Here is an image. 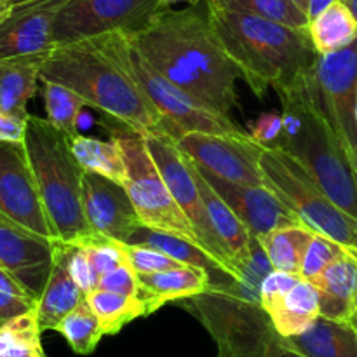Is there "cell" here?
Returning <instances> with one entry per match:
<instances>
[{
    "instance_id": "26",
    "label": "cell",
    "mask_w": 357,
    "mask_h": 357,
    "mask_svg": "<svg viewBox=\"0 0 357 357\" xmlns=\"http://www.w3.org/2000/svg\"><path fill=\"white\" fill-rule=\"evenodd\" d=\"M309 33L317 54H331L357 40V20L340 0H335L309 21Z\"/></svg>"
},
{
    "instance_id": "17",
    "label": "cell",
    "mask_w": 357,
    "mask_h": 357,
    "mask_svg": "<svg viewBox=\"0 0 357 357\" xmlns=\"http://www.w3.org/2000/svg\"><path fill=\"white\" fill-rule=\"evenodd\" d=\"M197 166V164H195ZM202 176L218 192L220 197L234 209L253 237L264 236L275 229L303 225L302 220L267 185H244L223 180L197 166Z\"/></svg>"
},
{
    "instance_id": "31",
    "label": "cell",
    "mask_w": 357,
    "mask_h": 357,
    "mask_svg": "<svg viewBox=\"0 0 357 357\" xmlns=\"http://www.w3.org/2000/svg\"><path fill=\"white\" fill-rule=\"evenodd\" d=\"M37 312L28 310L0 324V357H47Z\"/></svg>"
},
{
    "instance_id": "52",
    "label": "cell",
    "mask_w": 357,
    "mask_h": 357,
    "mask_svg": "<svg viewBox=\"0 0 357 357\" xmlns=\"http://www.w3.org/2000/svg\"><path fill=\"white\" fill-rule=\"evenodd\" d=\"M23 2H28V0H13L14 6H16V3H23Z\"/></svg>"
},
{
    "instance_id": "5",
    "label": "cell",
    "mask_w": 357,
    "mask_h": 357,
    "mask_svg": "<svg viewBox=\"0 0 357 357\" xmlns=\"http://www.w3.org/2000/svg\"><path fill=\"white\" fill-rule=\"evenodd\" d=\"M23 145L56 239L77 246L103 239L86 218L82 195L86 171L73 153L70 136L47 119L30 114Z\"/></svg>"
},
{
    "instance_id": "35",
    "label": "cell",
    "mask_w": 357,
    "mask_h": 357,
    "mask_svg": "<svg viewBox=\"0 0 357 357\" xmlns=\"http://www.w3.org/2000/svg\"><path fill=\"white\" fill-rule=\"evenodd\" d=\"M35 305L37 298L13 274L0 267V324L33 310Z\"/></svg>"
},
{
    "instance_id": "18",
    "label": "cell",
    "mask_w": 357,
    "mask_h": 357,
    "mask_svg": "<svg viewBox=\"0 0 357 357\" xmlns=\"http://www.w3.org/2000/svg\"><path fill=\"white\" fill-rule=\"evenodd\" d=\"M82 195L87 222L100 236L126 243L142 225L124 185L86 171Z\"/></svg>"
},
{
    "instance_id": "6",
    "label": "cell",
    "mask_w": 357,
    "mask_h": 357,
    "mask_svg": "<svg viewBox=\"0 0 357 357\" xmlns=\"http://www.w3.org/2000/svg\"><path fill=\"white\" fill-rule=\"evenodd\" d=\"M208 330L218 347L216 357H271L281 344L271 317L258 296L243 291L239 282L225 278L208 291L181 300Z\"/></svg>"
},
{
    "instance_id": "28",
    "label": "cell",
    "mask_w": 357,
    "mask_h": 357,
    "mask_svg": "<svg viewBox=\"0 0 357 357\" xmlns=\"http://www.w3.org/2000/svg\"><path fill=\"white\" fill-rule=\"evenodd\" d=\"M70 143H72L73 153H75L77 160L84 167V171L100 174V176L108 178L115 183L126 185L128 166H126L121 145L114 138L110 142H103V139L77 135L70 138Z\"/></svg>"
},
{
    "instance_id": "49",
    "label": "cell",
    "mask_w": 357,
    "mask_h": 357,
    "mask_svg": "<svg viewBox=\"0 0 357 357\" xmlns=\"http://www.w3.org/2000/svg\"><path fill=\"white\" fill-rule=\"evenodd\" d=\"M349 324H351V326L357 331V303H356V310H354V314H352V317H351V321H349Z\"/></svg>"
},
{
    "instance_id": "8",
    "label": "cell",
    "mask_w": 357,
    "mask_h": 357,
    "mask_svg": "<svg viewBox=\"0 0 357 357\" xmlns=\"http://www.w3.org/2000/svg\"><path fill=\"white\" fill-rule=\"evenodd\" d=\"M112 138L121 145L124 153L128 166V180L124 187L142 225L183 237L201 246L194 227L174 201L155 160L150 155L145 135L121 126L119 129H112Z\"/></svg>"
},
{
    "instance_id": "2",
    "label": "cell",
    "mask_w": 357,
    "mask_h": 357,
    "mask_svg": "<svg viewBox=\"0 0 357 357\" xmlns=\"http://www.w3.org/2000/svg\"><path fill=\"white\" fill-rule=\"evenodd\" d=\"M128 33L112 31L54 45L40 68V80L75 91L87 107L142 135H173L126 63Z\"/></svg>"
},
{
    "instance_id": "9",
    "label": "cell",
    "mask_w": 357,
    "mask_h": 357,
    "mask_svg": "<svg viewBox=\"0 0 357 357\" xmlns=\"http://www.w3.org/2000/svg\"><path fill=\"white\" fill-rule=\"evenodd\" d=\"M145 139L150 155L155 160L174 201L178 202L190 225L194 227L202 250L218 264L223 274L232 278L234 281H239V275H237L236 267L230 260L229 251L213 229L211 218H209L201 190H199L197 180L194 176L192 160L181 152L174 136L145 135Z\"/></svg>"
},
{
    "instance_id": "4",
    "label": "cell",
    "mask_w": 357,
    "mask_h": 357,
    "mask_svg": "<svg viewBox=\"0 0 357 357\" xmlns=\"http://www.w3.org/2000/svg\"><path fill=\"white\" fill-rule=\"evenodd\" d=\"M309 80L278 93L284 129L275 146L295 157L344 211L357 218L356 155L316 105Z\"/></svg>"
},
{
    "instance_id": "13",
    "label": "cell",
    "mask_w": 357,
    "mask_h": 357,
    "mask_svg": "<svg viewBox=\"0 0 357 357\" xmlns=\"http://www.w3.org/2000/svg\"><path fill=\"white\" fill-rule=\"evenodd\" d=\"M181 152L197 166L223 180L244 185H267L261 171L264 145L246 135L187 132L176 138Z\"/></svg>"
},
{
    "instance_id": "48",
    "label": "cell",
    "mask_w": 357,
    "mask_h": 357,
    "mask_svg": "<svg viewBox=\"0 0 357 357\" xmlns=\"http://www.w3.org/2000/svg\"><path fill=\"white\" fill-rule=\"evenodd\" d=\"M340 2L344 3V6L347 7L352 14H354L356 20H357V0H340Z\"/></svg>"
},
{
    "instance_id": "11",
    "label": "cell",
    "mask_w": 357,
    "mask_h": 357,
    "mask_svg": "<svg viewBox=\"0 0 357 357\" xmlns=\"http://www.w3.org/2000/svg\"><path fill=\"white\" fill-rule=\"evenodd\" d=\"M166 9L160 0H65L54 20V45L145 26Z\"/></svg>"
},
{
    "instance_id": "32",
    "label": "cell",
    "mask_w": 357,
    "mask_h": 357,
    "mask_svg": "<svg viewBox=\"0 0 357 357\" xmlns=\"http://www.w3.org/2000/svg\"><path fill=\"white\" fill-rule=\"evenodd\" d=\"M40 82L44 87L47 121L70 138L79 135V131H77L79 117L82 108L87 107L86 101L75 91L63 86V84L51 82V80H40Z\"/></svg>"
},
{
    "instance_id": "40",
    "label": "cell",
    "mask_w": 357,
    "mask_h": 357,
    "mask_svg": "<svg viewBox=\"0 0 357 357\" xmlns=\"http://www.w3.org/2000/svg\"><path fill=\"white\" fill-rule=\"evenodd\" d=\"M300 279H302L300 275L291 272L272 268L260 282V303L264 310H268L274 303H278Z\"/></svg>"
},
{
    "instance_id": "39",
    "label": "cell",
    "mask_w": 357,
    "mask_h": 357,
    "mask_svg": "<svg viewBox=\"0 0 357 357\" xmlns=\"http://www.w3.org/2000/svg\"><path fill=\"white\" fill-rule=\"evenodd\" d=\"M68 271L70 274H72L73 281L77 282V286H79L86 295L98 288L100 278H98V274L94 272L86 246L68 244Z\"/></svg>"
},
{
    "instance_id": "47",
    "label": "cell",
    "mask_w": 357,
    "mask_h": 357,
    "mask_svg": "<svg viewBox=\"0 0 357 357\" xmlns=\"http://www.w3.org/2000/svg\"><path fill=\"white\" fill-rule=\"evenodd\" d=\"M180 2H185V3H190V6H197L199 2H202V0H160V3L166 7H171L173 3H180Z\"/></svg>"
},
{
    "instance_id": "53",
    "label": "cell",
    "mask_w": 357,
    "mask_h": 357,
    "mask_svg": "<svg viewBox=\"0 0 357 357\" xmlns=\"http://www.w3.org/2000/svg\"><path fill=\"white\" fill-rule=\"evenodd\" d=\"M356 160H357V149H356Z\"/></svg>"
},
{
    "instance_id": "1",
    "label": "cell",
    "mask_w": 357,
    "mask_h": 357,
    "mask_svg": "<svg viewBox=\"0 0 357 357\" xmlns=\"http://www.w3.org/2000/svg\"><path fill=\"white\" fill-rule=\"evenodd\" d=\"M132 47L160 73L216 112L239 105L237 70L227 58L208 13L166 7L139 30L128 33Z\"/></svg>"
},
{
    "instance_id": "30",
    "label": "cell",
    "mask_w": 357,
    "mask_h": 357,
    "mask_svg": "<svg viewBox=\"0 0 357 357\" xmlns=\"http://www.w3.org/2000/svg\"><path fill=\"white\" fill-rule=\"evenodd\" d=\"M86 302L100 321L103 335H117L131 321L149 316L146 303L139 296L93 289L86 295Z\"/></svg>"
},
{
    "instance_id": "24",
    "label": "cell",
    "mask_w": 357,
    "mask_h": 357,
    "mask_svg": "<svg viewBox=\"0 0 357 357\" xmlns=\"http://www.w3.org/2000/svg\"><path fill=\"white\" fill-rule=\"evenodd\" d=\"M282 338L295 337L309 330L321 316L319 293L307 279H300L278 303L265 310Z\"/></svg>"
},
{
    "instance_id": "15",
    "label": "cell",
    "mask_w": 357,
    "mask_h": 357,
    "mask_svg": "<svg viewBox=\"0 0 357 357\" xmlns=\"http://www.w3.org/2000/svg\"><path fill=\"white\" fill-rule=\"evenodd\" d=\"M58 243L0 213V267L13 274L37 300L51 274Z\"/></svg>"
},
{
    "instance_id": "25",
    "label": "cell",
    "mask_w": 357,
    "mask_h": 357,
    "mask_svg": "<svg viewBox=\"0 0 357 357\" xmlns=\"http://www.w3.org/2000/svg\"><path fill=\"white\" fill-rule=\"evenodd\" d=\"M47 56L0 63V108L17 117H28L26 105L37 93L40 68Z\"/></svg>"
},
{
    "instance_id": "20",
    "label": "cell",
    "mask_w": 357,
    "mask_h": 357,
    "mask_svg": "<svg viewBox=\"0 0 357 357\" xmlns=\"http://www.w3.org/2000/svg\"><path fill=\"white\" fill-rule=\"evenodd\" d=\"M138 296L146 303L149 316L157 312L166 303L181 302L201 295L213 284L211 272L190 265H181L153 274H138Z\"/></svg>"
},
{
    "instance_id": "37",
    "label": "cell",
    "mask_w": 357,
    "mask_h": 357,
    "mask_svg": "<svg viewBox=\"0 0 357 357\" xmlns=\"http://www.w3.org/2000/svg\"><path fill=\"white\" fill-rule=\"evenodd\" d=\"M121 243V241H119ZM122 251H124L126 261L136 274H153V272L167 271V268L181 267L183 264L173 260L167 255L160 251L152 250L146 246H136V244L121 243Z\"/></svg>"
},
{
    "instance_id": "46",
    "label": "cell",
    "mask_w": 357,
    "mask_h": 357,
    "mask_svg": "<svg viewBox=\"0 0 357 357\" xmlns=\"http://www.w3.org/2000/svg\"><path fill=\"white\" fill-rule=\"evenodd\" d=\"M13 7H14L13 0H0V21H2L3 17L10 13V9H13Z\"/></svg>"
},
{
    "instance_id": "12",
    "label": "cell",
    "mask_w": 357,
    "mask_h": 357,
    "mask_svg": "<svg viewBox=\"0 0 357 357\" xmlns=\"http://www.w3.org/2000/svg\"><path fill=\"white\" fill-rule=\"evenodd\" d=\"M309 86L326 121L356 155L357 40L342 51L317 56Z\"/></svg>"
},
{
    "instance_id": "34",
    "label": "cell",
    "mask_w": 357,
    "mask_h": 357,
    "mask_svg": "<svg viewBox=\"0 0 357 357\" xmlns=\"http://www.w3.org/2000/svg\"><path fill=\"white\" fill-rule=\"evenodd\" d=\"M218 2L286 26L309 28V14L295 0H218Z\"/></svg>"
},
{
    "instance_id": "14",
    "label": "cell",
    "mask_w": 357,
    "mask_h": 357,
    "mask_svg": "<svg viewBox=\"0 0 357 357\" xmlns=\"http://www.w3.org/2000/svg\"><path fill=\"white\" fill-rule=\"evenodd\" d=\"M0 213L13 222L56 239L23 143L0 142Z\"/></svg>"
},
{
    "instance_id": "22",
    "label": "cell",
    "mask_w": 357,
    "mask_h": 357,
    "mask_svg": "<svg viewBox=\"0 0 357 357\" xmlns=\"http://www.w3.org/2000/svg\"><path fill=\"white\" fill-rule=\"evenodd\" d=\"M84 300L86 293L77 286L68 271V244L59 241L51 274L35 305L42 331H54L59 321L77 309Z\"/></svg>"
},
{
    "instance_id": "38",
    "label": "cell",
    "mask_w": 357,
    "mask_h": 357,
    "mask_svg": "<svg viewBox=\"0 0 357 357\" xmlns=\"http://www.w3.org/2000/svg\"><path fill=\"white\" fill-rule=\"evenodd\" d=\"M86 250L87 253H89V260L91 264H93L94 272H96L100 279L101 275L108 274V272L114 271V268L128 264L119 241H112L103 237V239H100L98 243L86 246Z\"/></svg>"
},
{
    "instance_id": "21",
    "label": "cell",
    "mask_w": 357,
    "mask_h": 357,
    "mask_svg": "<svg viewBox=\"0 0 357 357\" xmlns=\"http://www.w3.org/2000/svg\"><path fill=\"white\" fill-rule=\"evenodd\" d=\"M310 282L319 293L321 316L349 323L357 303V255L345 250Z\"/></svg>"
},
{
    "instance_id": "7",
    "label": "cell",
    "mask_w": 357,
    "mask_h": 357,
    "mask_svg": "<svg viewBox=\"0 0 357 357\" xmlns=\"http://www.w3.org/2000/svg\"><path fill=\"white\" fill-rule=\"evenodd\" d=\"M260 164L267 187L288 204L303 225L357 255V218L344 211L295 157L279 146H265Z\"/></svg>"
},
{
    "instance_id": "43",
    "label": "cell",
    "mask_w": 357,
    "mask_h": 357,
    "mask_svg": "<svg viewBox=\"0 0 357 357\" xmlns=\"http://www.w3.org/2000/svg\"><path fill=\"white\" fill-rule=\"evenodd\" d=\"M26 121L28 117H17V115L7 114L0 108V142L23 143Z\"/></svg>"
},
{
    "instance_id": "50",
    "label": "cell",
    "mask_w": 357,
    "mask_h": 357,
    "mask_svg": "<svg viewBox=\"0 0 357 357\" xmlns=\"http://www.w3.org/2000/svg\"><path fill=\"white\" fill-rule=\"evenodd\" d=\"M295 2L298 3V6L302 7V9L305 10V13H307V10H309V0H295ZM307 14H309V13H307Z\"/></svg>"
},
{
    "instance_id": "10",
    "label": "cell",
    "mask_w": 357,
    "mask_h": 357,
    "mask_svg": "<svg viewBox=\"0 0 357 357\" xmlns=\"http://www.w3.org/2000/svg\"><path fill=\"white\" fill-rule=\"evenodd\" d=\"M126 63L135 79L152 100L157 110L162 114L173 131L174 138L187 132H208V135H246L232 121L230 115L216 112L197 98L190 96L187 91L180 89L176 84L160 75L128 38L126 47Z\"/></svg>"
},
{
    "instance_id": "45",
    "label": "cell",
    "mask_w": 357,
    "mask_h": 357,
    "mask_svg": "<svg viewBox=\"0 0 357 357\" xmlns=\"http://www.w3.org/2000/svg\"><path fill=\"white\" fill-rule=\"evenodd\" d=\"M271 357H302V356H298L296 352L289 351V349L282 344V338H281V344L274 349V352H272Z\"/></svg>"
},
{
    "instance_id": "51",
    "label": "cell",
    "mask_w": 357,
    "mask_h": 357,
    "mask_svg": "<svg viewBox=\"0 0 357 357\" xmlns=\"http://www.w3.org/2000/svg\"><path fill=\"white\" fill-rule=\"evenodd\" d=\"M356 124H357V87H356Z\"/></svg>"
},
{
    "instance_id": "33",
    "label": "cell",
    "mask_w": 357,
    "mask_h": 357,
    "mask_svg": "<svg viewBox=\"0 0 357 357\" xmlns=\"http://www.w3.org/2000/svg\"><path fill=\"white\" fill-rule=\"evenodd\" d=\"M54 331H58L65 338L66 344L72 347V351L79 356L93 354L101 338L105 337L100 321L94 316L86 300L77 309H73L68 316L63 317L58 326L54 328Z\"/></svg>"
},
{
    "instance_id": "41",
    "label": "cell",
    "mask_w": 357,
    "mask_h": 357,
    "mask_svg": "<svg viewBox=\"0 0 357 357\" xmlns=\"http://www.w3.org/2000/svg\"><path fill=\"white\" fill-rule=\"evenodd\" d=\"M96 289H107V291L122 293V295H139V281L138 274L129 267L128 264L114 268L108 274L101 275Z\"/></svg>"
},
{
    "instance_id": "19",
    "label": "cell",
    "mask_w": 357,
    "mask_h": 357,
    "mask_svg": "<svg viewBox=\"0 0 357 357\" xmlns=\"http://www.w3.org/2000/svg\"><path fill=\"white\" fill-rule=\"evenodd\" d=\"M192 166H194V176L197 180L199 190H201L202 201H204L206 209H208L209 218H211L213 229H215L216 236L222 239L223 246L229 251L230 260H232L237 275H239L237 282H243L244 274H246L251 261H253L255 250H257V237H253V234L241 222V218L234 213V209L206 181V178L202 176L194 160H192Z\"/></svg>"
},
{
    "instance_id": "36",
    "label": "cell",
    "mask_w": 357,
    "mask_h": 357,
    "mask_svg": "<svg viewBox=\"0 0 357 357\" xmlns=\"http://www.w3.org/2000/svg\"><path fill=\"white\" fill-rule=\"evenodd\" d=\"M347 248H344L342 244H338L337 241L330 239V237L323 236V234H314L312 241H310L309 248H307V253L303 257L302 261V279L307 281H312L316 275H319L331 261L337 257H340Z\"/></svg>"
},
{
    "instance_id": "27",
    "label": "cell",
    "mask_w": 357,
    "mask_h": 357,
    "mask_svg": "<svg viewBox=\"0 0 357 357\" xmlns=\"http://www.w3.org/2000/svg\"><path fill=\"white\" fill-rule=\"evenodd\" d=\"M314 234L316 232L307 225H293L258 236L257 241L272 268L300 275L303 257Z\"/></svg>"
},
{
    "instance_id": "42",
    "label": "cell",
    "mask_w": 357,
    "mask_h": 357,
    "mask_svg": "<svg viewBox=\"0 0 357 357\" xmlns=\"http://www.w3.org/2000/svg\"><path fill=\"white\" fill-rule=\"evenodd\" d=\"M284 122L281 114H261L250 126V136L264 146H275L282 136Z\"/></svg>"
},
{
    "instance_id": "23",
    "label": "cell",
    "mask_w": 357,
    "mask_h": 357,
    "mask_svg": "<svg viewBox=\"0 0 357 357\" xmlns=\"http://www.w3.org/2000/svg\"><path fill=\"white\" fill-rule=\"evenodd\" d=\"M282 344L302 357H357L354 328L323 316L303 333L282 338Z\"/></svg>"
},
{
    "instance_id": "3",
    "label": "cell",
    "mask_w": 357,
    "mask_h": 357,
    "mask_svg": "<svg viewBox=\"0 0 357 357\" xmlns=\"http://www.w3.org/2000/svg\"><path fill=\"white\" fill-rule=\"evenodd\" d=\"M209 23L241 79L257 98L282 93L312 75L317 51L309 28H291L204 0Z\"/></svg>"
},
{
    "instance_id": "44",
    "label": "cell",
    "mask_w": 357,
    "mask_h": 357,
    "mask_svg": "<svg viewBox=\"0 0 357 357\" xmlns=\"http://www.w3.org/2000/svg\"><path fill=\"white\" fill-rule=\"evenodd\" d=\"M335 0H309V20H312L314 16H317V14L321 13L323 9H326L330 3H333Z\"/></svg>"
},
{
    "instance_id": "29",
    "label": "cell",
    "mask_w": 357,
    "mask_h": 357,
    "mask_svg": "<svg viewBox=\"0 0 357 357\" xmlns=\"http://www.w3.org/2000/svg\"><path fill=\"white\" fill-rule=\"evenodd\" d=\"M128 244H136V246H146L152 250L160 251V253L167 255L173 260L180 261L183 265H190V267H201L209 272H220L218 264L202 250L197 244L190 243V241L183 239V237L173 236V234L160 232V230L150 229V227L139 225L135 232L129 236L126 241Z\"/></svg>"
},
{
    "instance_id": "16",
    "label": "cell",
    "mask_w": 357,
    "mask_h": 357,
    "mask_svg": "<svg viewBox=\"0 0 357 357\" xmlns=\"http://www.w3.org/2000/svg\"><path fill=\"white\" fill-rule=\"evenodd\" d=\"M65 0L16 3L0 21V63L49 56L54 49V20Z\"/></svg>"
}]
</instances>
